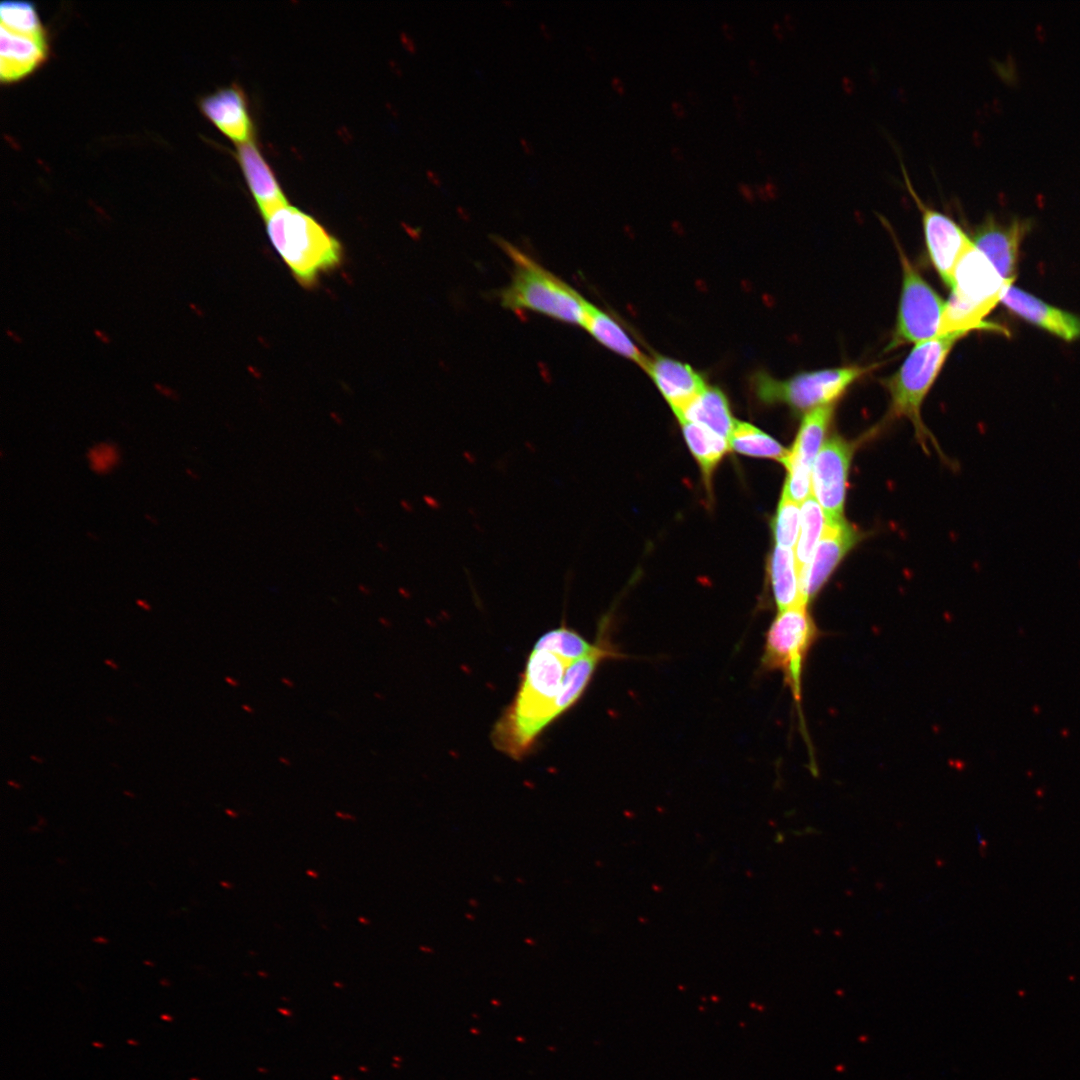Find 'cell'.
<instances>
[{
    "label": "cell",
    "mask_w": 1080,
    "mask_h": 1080,
    "mask_svg": "<svg viewBox=\"0 0 1080 1080\" xmlns=\"http://www.w3.org/2000/svg\"><path fill=\"white\" fill-rule=\"evenodd\" d=\"M571 662L545 650L532 649L518 690L495 723L491 740L497 750L520 760L556 716V701Z\"/></svg>",
    "instance_id": "1"
},
{
    "label": "cell",
    "mask_w": 1080,
    "mask_h": 1080,
    "mask_svg": "<svg viewBox=\"0 0 1080 1080\" xmlns=\"http://www.w3.org/2000/svg\"><path fill=\"white\" fill-rule=\"evenodd\" d=\"M495 240L512 264L510 282L498 292L505 309L584 326L588 301L578 291L514 244Z\"/></svg>",
    "instance_id": "2"
},
{
    "label": "cell",
    "mask_w": 1080,
    "mask_h": 1080,
    "mask_svg": "<svg viewBox=\"0 0 1080 1080\" xmlns=\"http://www.w3.org/2000/svg\"><path fill=\"white\" fill-rule=\"evenodd\" d=\"M265 222L272 246L303 287H313L322 274L341 264L340 241L299 208L283 206Z\"/></svg>",
    "instance_id": "3"
},
{
    "label": "cell",
    "mask_w": 1080,
    "mask_h": 1080,
    "mask_svg": "<svg viewBox=\"0 0 1080 1080\" xmlns=\"http://www.w3.org/2000/svg\"><path fill=\"white\" fill-rule=\"evenodd\" d=\"M963 336L948 333L916 344L899 369L883 380L890 395L889 415L909 419L922 443L930 436L921 419L922 403L951 349Z\"/></svg>",
    "instance_id": "4"
},
{
    "label": "cell",
    "mask_w": 1080,
    "mask_h": 1080,
    "mask_svg": "<svg viewBox=\"0 0 1080 1080\" xmlns=\"http://www.w3.org/2000/svg\"><path fill=\"white\" fill-rule=\"evenodd\" d=\"M821 632L808 610V605L797 603L778 611L765 636L760 660L761 669L780 672L790 689L794 703L802 713V678L808 655Z\"/></svg>",
    "instance_id": "5"
},
{
    "label": "cell",
    "mask_w": 1080,
    "mask_h": 1080,
    "mask_svg": "<svg viewBox=\"0 0 1080 1080\" xmlns=\"http://www.w3.org/2000/svg\"><path fill=\"white\" fill-rule=\"evenodd\" d=\"M876 366L852 365L803 372L785 380L760 373L753 378V389L762 402L784 403L796 410L808 412L820 406L834 404L855 381Z\"/></svg>",
    "instance_id": "6"
},
{
    "label": "cell",
    "mask_w": 1080,
    "mask_h": 1080,
    "mask_svg": "<svg viewBox=\"0 0 1080 1080\" xmlns=\"http://www.w3.org/2000/svg\"><path fill=\"white\" fill-rule=\"evenodd\" d=\"M896 245L902 267V289L896 326L888 350L939 336L946 302L922 277L897 241Z\"/></svg>",
    "instance_id": "7"
},
{
    "label": "cell",
    "mask_w": 1080,
    "mask_h": 1080,
    "mask_svg": "<svg viewBox=\"0 0 1080 1080\" xmlns=\"http://www.w3.org/2000/svg\"><path fill=\"white\" fill-rule=\"evenodd\" d=\"M1012 283L1000 276L971 240L954 269L950 297L984 319Z\"/></svg>",
    "instance_id": "8"
},
{
    "label": "cell",
    "mask_w": 1080,
    "mask_h": 1080,
    "mask_svg": "<svg viewBox=\"0 0 1080 1080\" xmlns=\"http://www.w3.org/2000/svg\"><path fill=\"white\" fill-rule=\"evenodd\" d=\"M856 441L835 435L824 442L812 468V495L821 506L826 522L844 519L848 474Z\"/></svg>",
    "instance_id": "9"
},
{
    "label": "cell",
    "mask_w": 1080,
    "mask_h": 1080,
    "mask_svg": "<svg viewBox=\"0 0 1080 1080\" xmlns=\"http://www.w3.org/2000/svg\"><path fill=\"white\" fill-rule=\"evenodd\" d=\"M902 173L907 190L921 212L930 260L944 284L951 288L956 264L971 239L951 217L930 208L921 200L903 165Z\"/></svg>",
    "instance_id": "10"
},
{
    "label": "cell",
    "mask_w": 1080,
    "mask_h": 1080,
    "mask_svg": "<svg viewBox=\"0 0 1080 1080\" xmlns=\"http://www.w3.org/2000/svg\"><path fill=\"white\" fill-rule=\"evenodd\" d=\"M861 538L862 533L846 520L826 522L811 559L799 572L802 603L808 605L816 597L842 559Z\"/></svg>",
    "instance_id": "11"
},
{
    "label": "cell",
    "mask_w": 1080,
    "mask_h": 1080,
    "mask_svg": "<svg viewBox=\"0 0 1080 1080\" xmlns=\"http://www.w3.org/2000/svg\"><path fill=\"white\" fill-rule=\"evenodd\" d=\"M1030 228V221L1025 219H1015L1009 224H1001L993 217H988L977 227L972 242L988 258L1002 278L1014 281L1019 249Z\"/></svg>",
    "instance_id": "12"
},
{
    "label": "cell",
    "mask_w": 1080,
    "mask_h": 1080,
    "mask_svg": "<svg viewBox=\"0 0 1080 1080\" xmlns=\"http://www.w3.org/2000/svg\"><path fill=\"white\" fill-rule=\"evenodd\" d=\"M201 112L237 145L252 141L254 126L244 91L236 84L217 89L199 101Z\"/></svg>",
    "instance_id": "13"
},
{
    "label": "cell",
    "mask_w": 1080,
    "mask_h": 1080,
    "mask_svg": "<svg viewBox=\"0 0 1080 1080\" xmlns=\"http://www.w3.org/2000/svg\"><path fill=\"white\" fill-rule=\"evenodd\" d=\"M50 54L48 36L11 31L1 26L0 78L10 84L22 80L47 62Z\"/></svg>",
    "instance_id": "14"
},
{
    "label": "cell",
    "mask_w": 1080,
    "mask_h": 1080,
    "mask_svg": "<svg viewBox=\"0 0 1080 1080\" xmlns=\"http://www.w3.org/2000/svg\"><path fill=\"white\" fill-rule=\"evenodd\" d=\"M1000 302L1024 320L1062 338L1073 341L1080 337V318L1056 308L1034 295L1009 286Z\"/></svg>",
    "instance_id": "15"
},
{
    "label": "cell",
    "mask_w": 1080,
    "mask_h": 1080,
    "mask_svg": "<svg viewBox=\"0 0 1080 1080\" xmlns=\"http://www.w3.org/2000/svg\"><path fill=\"white\" fill-rule=\"evenodd\" d=\"M236 155L250 192L264 219L277 209L288 205L273 171L253 141L239 144Z\"/></svg>",
    "instance_id": "16"
},
{
    "label": "cell",
    "mask_w": 1080,
    "mask_h": 1080,
    "mask_svg": "<svg viewBox=\"0 0 1080 1080\" xmlns=\"http://www.w3.org/2000/svg\"><path fill=\"white\" fill-rule=\"evenodd\" d=\"M644 369L673 412L682 409L706 387L702 377L693 368L670 358H649Z\"/></svg>",
    "instance_id": "17"
},
{
    "label": "cell",
    "mask_w": 1080,
    "mask_h": 1080,
    "mask_svg": "<svg viewBox=\"0 0 1080 1080\" xmlns=\"http://www.w3.org/2000/svg\"><path fill=\"white\" fill-rule=\"evenodd\" d=\"M834 413V404L820 406L806 412L795 442L784 465L812 472L815 459L824 444Z\"/></svg>",
    "instance_id": "18"
},
{
    "label": "cell",
    "mask_w": 1080,
    "mask_h": 1080,
    "mask_svg": "<svg viewBox=\"0 0 1080 1080\" xmlns=\"http://www.w3.org/2000/svg\"><path fill=\"white\" fill-rule=\"evenodd\" d=\"M674 413L678 420H686L708 428L727 440L735 422L723 392L709 386Z\"/></svg>",
    "instance_id": "19"
},
{
    "label": "cell",
    "mask_w": 1080,
    "mask_h": 1080,
    "mask_svg": "<svg viewBox=\"0 0 1080 1080\" xmlns=\"http://www.w3.org/2000/svg\"><path fill=\"white\" fill-rule=\"evenodd\" d=\"M584 329L600 344L645 368L647 358L636 347L623 328L607 313L589 301L587 303Z\"/></svg>",
    "instance_id": "20"
},
{
    "label": "cell",
    "mask_w": 1080,
    "mask_h": 1080,
    "mask_svg": "<svg viewBox=\"0 0 1080 1080\" xmlns=\"http://www.w3.org/2000/svg\"><path fill=\"white\" fill-rule=\"evenodd\" d=\"M768 572L778 611L802 603L799 572L795 552L792 549L776 546L770 556Z\"/></svg>",
    "instance_id": "21"
},
{
    "label": "cell",
    "mask_w": 1080,
    "mask_h": 1080,
    "mask_svg": "<svg viewBox=\"0 0 1080 1080\" xmlns=\"http://www.w3.org/2000/svg\"><path fill=\"white\" fill-rule=\"evenodd\" d=\"M679 422L689 449L697 460L709 489L716 466L730 449L729 441L693 422L686 420H679Z\"/></svg>",
    "instance_id": "22"
},
{
    "label": "cell",
    "mask_w": 1080,
    "mask_h": 1080,
    "mask_svg": "<svg viewBox=\"0 0 1080 1080\" xmlns=\"http://www.w3.org/2000/svg\"><path fill=\"white\" fill-rule=\"evenodd\" d=\"M730 448L748 456L769 458L782 462L787 460L790 450L755 426L735 420L728 439Z\"/></svg>",
    "instance_id": "23"
},
{
    "label": "cell",
    "mask_w": 1080,
    "mask_h": 1080,
    "mask_svg": "<svg viewBox=\"0 0 1080 1080\" xmlns=\"http://www.w3.org/2000/svg\"><path fill=\"white\" fill-rule=\"evenodd\" d=\"M824 528V512L816 499L809 496L801 506L800 534L795 551L798 572L811 559Z\"/></svg>",
    "instance_id": "24"
},
{
    "label": "cell",
    "mask_w": 1080,
    "mask_h": 1080,
    "mask_svg": "<svg viewBox=\"0 0 1080 1080\" xmlns=\"http://www.w3.org/2000/svg\"><path fill=\"white\" fill-rule=\"evenodd\" d=\"M594 643L587 641L580 633L561 626L542 634L533 649L549 651L569 662L582 658L594 649Z\"/></svg>",
    "instance_id": "25"
},
{
    "label": "cell",
    "mask_w": 1080,
    "mask_h": 1080,
    "mask_svg": "<svg viewBox=\"0 0 1080 1080\" xmlns=\"http://www.w3.org/2000/svg\"><path fill=\"white\" fill-rule=\"evenodd\" d=\"M1 26L11 31L48 36L35 6L28 2L5 1L0 7Z\"/></svg>",
    "instance_id": "26"
},
{
    "label": "cell",
    "mask_w": 1080,
    "mask_h": 1080,
    "mask_svg": "<svg viewBox=\"0 0 1080 1080\" xmlns=\"http://www.w3.org/2000/svg\"><path fill=\"white\" fill-rule=\"evenodd\" d=\"M801 510L798 503L782 494L773 520V533L777 546L792 549L800 528Z\"/></svg>",
    "instance_id": "27"
},
{
    "label": "cell",
    "mask_w": 1080,
    "mask_h": 1080,
    "mask_svg": "<svg viewBox=\"0 0 1080 1080\" xmlns=\"http://www.w3.org/2000/svg\"><path fill=\"white\" fill-rule=\"evenodd\" d=\"M118 458L117 449L107 443L93 447L88 453L90 466L97 473H106L111 470L118 462Z\"/></svg>",
    "instance_id": "28"
},
{
    "label": "cell",
    "mask_w": 1080,
    "mask_h": 1080,
    "mask_svg": "<svg viewBox=\"0 0 1080 1080\" xmlns=\"http://www.w3.org/2000/svg\"><path fill=\"white\" fill-rule=\"evenodd\" d=\"M153 387L156 390V392L159 393L160 395H162V396H164L166 398L172 399V400H176V401L179 400V395H178L177 391H175L171 387L166 386V385H164L162 383H155L153 385Z\"/></svg>",
    "instance_id": "29"
},
{
    "label": "cell",
    "mask_w": 1080,
    "mask_h": 1080,
    "mask_svg": "<svg viewBox=\"0 0 1080 1080\" xmlns=\"http://www.w3.org/2000/svg\"><path fill=\"white\" fill-rule=\"evenodd\" d=\"M740 194L749 201H753L755 197V191L752 186L746 182H739L737 185Z\"/></svg>",
    "instance_id": "30"
},
{
    "label": "cell",
    "mask_w": 1080,
    "mask_h": 1080,
    "mask_svg": "<svg viewBox=\"0 0 1080 1080\" xmlns=\"http://www.w3.org/2000/svg\"><path fill=\"white\" fill-rule=\"evenodd\" d=\"M732 100H733V103H734V105H735V107L737 109V112H736L737 119L739 121H743V119H744V112H743V110H744V100H743V98L739 94H733Z\"/></svg>",
    "instance_id": "31"
},
{
    "label": "cell",
    "mask_w": 1080,
    "mask_h": 1080,
    "mask_svg": "<svg viewBox=\"0 0 1080 1080\" xmlns=\"http://www.w3.org/2000/svg\"><path fill=\"white\" fill-rule=\"evenodd\" d=\"M610 84H611V87L613 88V90L616 93H618L619 95H623L625 93V91H626L625 84H624L623 80L619 76H617V75L612 76Z\"/></svg>",
    "instance_id": "32"
},
{
    "label": "cell",
    "mask_w": 1080,
    "mask_h": 1080,
    "mask_svg": "<svg viewBox=\"0 0 1080 1080\" xmlns=\"http://www.w3.org/2000/svg\"><path fill=\"white\" fill-rule=\"evenodd\" d=\"M720 27H721V30H722L724 36L728 40L732 41V40L735 39L736 34H735L734 27L732 26L731 23H729L728 21H722L721 24H720Z\"/></svg>",
    "instance_id": "33"
},
{
    "label": "cell",
    "mask_w": 1080,
    "mask_h": 1080,
    "mask_svg": "<svg viewBox=\"0 0 1080 1080\" xmlns=\"http://www.w3.org/2000/svg\"><path fill=\"white\" fill-rule=\"evenodd\" d=\"M671 109H672L674 115L676 117H678V118H683L687 114L684 105L679 100H672L671 101Z\"/></svg>",
    "instance_id": "34"
},
{
    "label": "cell",
    "mask_w": 1080,
    "mask_h": 1080,
    "mask_svg": "<svg viewBox=\"0 0 1080 1080\" xmlns=\"http://www.w3.org/2000/svg\"><path fill=\"white\" fill-rule=\"evenodd\" d=\"M93 334H94L95 338L99 342H101L102 344L108 345L112 341L109 334L107 332H105L104 330L96 328V329L93 330Z\"/></svg>",
    "instance_id": "35"
},
{
    "label": "cell",
    "mask_w": 1080,
    "mask_h": 1080,
    "mask_svg": "<svg viewBox=\"0 0 1080 1080\" xmlns=\"http://www.w3.org/2000/svg\"><path fill=\"white\" fill-rule=\"evenodd\" d=\"M5 334L11 341H13L16 344H21L23 342V338L16 331L12 330L11 328H6L5 329Z\"/></svg>",
    "instance_id": "36"
},
{
    "label": "cell",
    "mask_w": 1080,
    "mask_h": 1080,
    "mask_svg": "<svg viewBox=\"0 0 1080 1080\" xmlns=\"http://www.w3.org/2000/svg\"><path fill=\"white\" fill-rule=\"evenodd\" d=\"M670 152H671L672 157L674 159H676L677 161H682L684 159L683 150L679 146H677V145L671 146Z\"/></svg>",
    "instance_id": "37"
},
{
    "label": "cell",
    "mask_w": 1080,
    "mask_h": 1080,
    "mask_svg": "<svg viewBox=\"0 0 1080 1080\" xmlns=\"http://www.w3.org/2000/svg\"><path fill=\"white\" fill-rule=\"evenodd\" d=\"M748 67H749L750 71H751V72H752V73H753L754 75H759V74H760V68H759V64H758V62L756 61V59H754V58H749V59H748Z\"/></svg>",
    "instance_id": "38"
},
{
    "label": "cell",
    "mask_w": 1080,
    "mask_h": 1080,
    "mask_svg": "<svg viewBox=\"0 0 1080 1080\" xmlns=\"http://www.w3.org/2000/svg\"><path fill=\"white\" fill-rule=\"evenodd\" d=\"M764 189H765V192H766V194L768 196L773 195L775 188H774V183H773L770 176L767 177V179H766V181L764 183Z\"/></svg>",
    "instance_id": "39"
},
{
    "label": "cell",
    "mask_w": 1080,
    "mask_h": 1080,
    "mask_svg": "<svg viewBox=\"0 0 1080 1080\" xmlns=\"http://www.w3.org/2000/svg\"><path fill=\"white\" fill-rule=\"evenodd\" d=\"M520 142H521L522 149L526 154L530 155V154L533 153V148H532L531 144L528 141L521 138Z\"/></svg>",
    "instance_id": "40"
},
{
    "label": "cell",
    "mask_w": 1080,
    "mask_h": 1080,
    "mask_svg": "<svg viewBox=\"0 0 1080 1080\" xmlns=\"http://www.w3.org/2000/svg\"><path fill=\"white\" fill-rule=\"evenodd\" d=\"M754 191H755V194H757L761 198H765L767 196V194L765 192V189H764V186L760 185L759 183L755 184Z\"/></svg>",
    "instance_id": "41"
},
{
    "label": "cell",
    "mask_w": 1080,
    "mask_h": 1080,
    "mask_svg": "<svg viewBox=\"0 0 1080 1080\" xmlns=\"http://www.w3.org/2000/svg\"><path fill=\"white\" fill-rule=\"evenodd\" d=\"M225 682H226L227 684H229L230 686H232V687H237V686H239V681H238V680H236L235 678L231 677V676H226V677H225Z\"/></svg>",
    "instance_id": "42"
},
{
    "label": "cell",
    "mask_w": 1080,
    "mask_h": 1080,
    "mask_svg": "<svg viewBox=\"0 0 1080 1080\" xmlns=\"http://www.w3.org/2000/svg\"><path fill=\"white\" fill-rule=\"evenodd\" d=\"M280 680H281V683L283 685H285L287 688H293L294 685H295L294 682L288 677H282Z\"/></svg>",
    "instance_id": "43"
},
{
    "label": "cell",
    "mask_w": 1080,
    "mask_h": 1080,
    "mask_svg": "<svg viewBox=\"0 0 1080 1080\" xmlns=\"http://www.w3.org/2000/svg\"><path fill=\"white\" fill-rule=\"evenodd\" d=\"M429 178L435 185H441V180L434 172H429Z\"/></svg>",
    "instance_id": "44"
},
{
    "label": "cell",
    "mask_w": 1080,
    "mask_h": 1080,
    "mask_svg": "<svg viewBox=\"0 0 1080 1080\" xmlns=\"http://www.w3.org/2000/svg\"><path fill=\"white\" fill-rule=\"evenodd\" d=\"M358 590L364 595H369L371 593L370 588L364 584H359Z\"/></svg>",
    "instance_id": "45"
},
{
    "label": "cell",
    "mask_w": 1080,
    "mask_h": 1080,
    "mask_svg": "<svg viewBox=\"0 0 1080 1080\" xmlns=\"http://www.w3.org/2000/svg\"><path fill=\"white\" fill-rule=\"evenodd\" d=\"M241 707H242V709H243V710H244L245 712H247V713H249V714H253V713H254V709H253V708H252V706H251V705H249V704H242V706H241Z\"/></svg>",
    "instance_id": "46"
},
{
    "label": "cell",
    "mask_w": 1080,
    "mask_h": 1080,
    "mask_svg": "<svg viewBox=\"0 0 1080 1080\" xmlns=\"http://www.w3.org/2000/svg\"><path fill=\"white\" fill-rule=\"evenodd\" d=\"M278 761H279V762H280L281 764L285 765V766H290V765H291V762H290V760H289L288 758H286V757H283V756H280V757L278 758Z\"/></svg>",
    "instance_id": "47"
},
{
    "label": "cell",
    "mask_w": 1080,
    "mask_h": 1080,
    "mask_svg": "<svg viewBox=\"0 0 1080 1080\" xmlns=\"http://www.w3.org/2000/svg\"><path fill=\"white\" fill-rule=\"evenodd\" d=\"M755 152H756V157H757V160H758L759 162H760V161H763V158H762V153H763V152H762V150H761L760 148H757V149L755 150Z\"/></svg>",
    "instance_id": "48"
},
{
    "label": "cell",
    "mask_w": 1080,
    "mask_h": 1080,
    "mask_svg": "<svg viewBox=\"0 0 1080 1080\" xmlns=\"http://www.w3.org/2000/svg\"><path fill=\"white\" fill-rule=\"evenodd\" d=\"M104 662L113 669H118V666L112 660L106 659Z\"/></svg>",
    "instance_id": "49"
},
{
    "label": "cell",
    "mask_w": 1080,
    "mask_h": 1080,
    "mask_svg": "<svg viewBox=\"0 0 1080 1080\" xmlns=\"http://www.w3.org/2000/svg\"><path fill=\"white\" fill-rule=\"evenodd\" d=\"M137 604H138V605H141V606H142V607H144V609H146V610H150V606H149V605H148V604H147V603H146L145 601H142V600H137Z\"/></svg>",
    "instance_id": "50"
},
{
    "label": "cell",
    "mask_w": 1080,
    "mask_h": 1080,
    "mask_svg": "<svg viewBox=\"0 0 1080 1080\" xmlns=\"http://www.w3.org/2000/svg\"><path fill=\"white\" fill-rule=\"evenodd\" d=\"M379 623H380L381 625L385 626V627H388V626H389V625H388V624H389V623H388V621H387V620H386L385 618H383V617H380V618H379Z\"/></svg>",
    "instance_id": "51"
},
{
    "label": "cell",
    "mask_w": 1080,
    "mask_h": 1080,
    "mask_svg": "<svg viewBox=\"0 0 1080 1080\" xmlns=\"http://www.w3.org/2000/svg\"><path fill=\"white\" fill-rule=\"evenodd\" d=\"M374 697H375V698H377V699H383V698H384V697H383V696H382V695H381L380 693H378V692H375V693H374Z\"/></svg>",
    "instance_id": "52"
},
{
    "label": "cell",
    "mask_w": 1080,
    "mask_h": 1080,
    "mask_svg": "<svg viewBox=\"0 0 1080 1080\" xmlns=\"http://www.w3.org/2000/svg\"><path fill=\"white\" fill-rule=\"evenodd\" d=\"M8 784H9V785H11V786H14V787H16V788H19V787H20V785H18V784H17V783H15V782H12V781H8Z\"/></svg>",
    "instance_id": "53"
},
{
    "label": "cell",
    "mask_w": 1080,
    "mask_h": 1080,
    "mask_svg": "<svg viewBox=\"0 0 1080 1080\" xmlns=\"http://www.w3.org/2000/svg\"><path fill=\"white\" fill-rule=\"evenodd\" d=\"M94 941H97V942H98V941H100V939H98V938H97V939H94ZM101 941H103L104 943H106V942H107V940H106V939H103V938L101 939Z\"/></svg>",
    "instance_id": "54"
}]
</instances>
